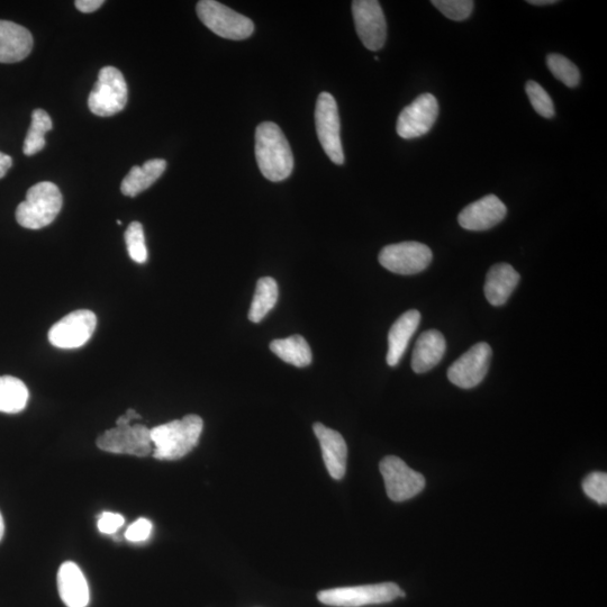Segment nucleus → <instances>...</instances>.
Segmentation results:
<instances>
[{"label":"nucleus","mask_w":607,"mask_h":607,"mask_svg":"<svg viewBox=\"0 0 607 607\" xmlns=\"http://www.w3.org/2000/svg\"><path fill=\"white\" fill-rule=\"evenodd\" d=\"M203 428L201 416L190 414L151 429L153 457L158 460H178L187 456L197 447Z\"/></svg>","instance_id":"obj_2"},{"label":"nucleus","mask_w":607,"mask_h":607,"mask_svg":"<svg viewBox=\"0 0 607 607\" xmlns=\"http://www.w3.org/2000/svg\"><path fill=\"white\" fill-rule=\"evenodd\" d=\"M520 283V275L509 264H498L489 269L484 287L489 304L502 306Z\"/></svg>","instance_id":"obj_21"},{"label":"nucleus","mask_w":607,"mask_h":607,"mask_svg":"<svg viewBox=\"0 0 607 607\" xmlns=\"http://www.w3.org/2000/svg\"><path fill=\"white\" fill-rule=\"evenodd\" d=\"M352 14L358 36L365 47L370 51L382 49L387 38V23L380 3L376 0H355Z\"/></svg>","instance_id":"obj_12"},{"label":"nucleus","mask_w":607,"mask_h":607,"mask_svg":"<svg viewBox=\"0 0 607 607\" xmlns=\"http://www.w3.org/2000/svg\"><path fill=\"white\" fill-rule=\"evenodd\" d=\"M314 433L319 440L324 464L330 476L340 480L346 475L348 447L341 434L325 427L322 423L314 424Z\"/></svg>","instance_id":"obj_16"},{"label":"nucleus","mask_w":607,"mask_h":607,"mask_svg":"<svg viewBox=\"0 0 607 607\" xmlns=\"http://www.w3.org/2000/svg\"><path fill=\"white\" fill-rule=\"evenodd\" d=\"M51 130L52 120L49 114L43 110H35L32 114L31 128L24 142L25 156L31 157L42 151L45 147V134Z\"/></svg>","instance_id":"obj_26"},{"label":"nucleus","mask_w":607,"mask_h":607,"mask_svg":"<svg viewBox=\"0 0 607 607\" xmlns=\"http://www.w3.org/2000/svg\"><path fill=\"white\" fill-rule=\"evenodd\" d=\"M128 98V84L122 72L115 67H105L99 71L97 83L88 98V107L97 116H113L124 110Z\"/></svg>","instance_id":"obj_6"},{"label":"nucleus","mask_w":607,"mask_h":607,"mask_svg":"<svg viewBox=\"0 0 607 607\" xmlns=\"http://www.w3.org/2000/svg\"><path fill=\"white\" fill-rule=\"evenodd\" d=\"M421 323L419 311L411 310L398 317L388 333L387 364L395 367L404 356L409 343Z\"/></svg>","instance_id":"obj_19"},{"label":"nucleus","mask_w":607,"mask_h":607,"mask_svg":"<svg viewBox=\"0 0 607 607\" xmlns=\"http://www.w3.org/2000/svg\"><path fill=\"white\" fill-rule=\"evenodd\" d=\"M199 20L223 39L241 41L255 32V24L242 14L215 0H202L196 7Z\"/></svg>","instance_id":"obj_4"},{"label":"nucleus","mask_w":607,"mask_h":607,"mask_svg":"<svg viewBox=\"0 0 607 607\" xmlns=\"http://www.w3.org/2000/svg\"><path fill=\"white\" fill-rule=\"evenodd\" d=\"M125 520L119 513L104 512L98 519V529L104 534H114L123 527Z\"/></svg>","instance_id":"obj_33"},{"label":"nucleus","mask_w":607,"mask_h":607,"mask_svg":"<svg viewBox=\"0 0 607 607\" xmlns=\"http://www.w3.org/2000/svg\"><path fill=\"white\" fill-rule=\"evenodd\" d=\"M507 214L505 204L495 195H487L471 203L458 216L461 228L468 231H487L500 224Z\"/></svg>","instance_id":"obj_15"},{"label":"nucleus","mask_w":607,"mask_h":607,"mask_svg":"<svg viewBox=\"0 0 607 607\" xmlns=\"http://www.w3.org/2000/svg\"><path fill=\"white\" fill-rule=\"evenodd\" d=\"M492 348L486 342L471 347L448 369V379L460 388L470 389L483 382L492 359Z\"/></svg>","instance_id":"obj_13"},{"label":"nucleus","mask_w":607,"mask_h":607,"mask_svg":"<svg viewBox=\"0 0 607 607\" xmlns=\"http://www.w3.org/2000/svg\"><path fill=\"white\" fill-rule=\"evenodd\" d=\"M525 92H527L534 111L540 116L545 117V119H552L555 116L554 103H552V99L545 88L536 81L530 80L525 86Z\"/></svg>","instance_id":"obj_29"},{"label":"nucleus","mask_w":607,"mask_h":607,"mask_svg":"<svg viewBox=\"0 0 607 607\" xmlns=\"http://www.w3.org/2000/svg\"><path fill=\"white\" fill-rule=\"evenodd\" d=\"M528 3L534 6H546L557 4L556 0H529Z\"/></svg>","instance_id":"obj_37"},{"label":"nucleus","mask_w":607,"mask_h":607,"mask_svg":"<svg viewBox=\"0 0 607 607\" xmlns=\"http://www.w3.org/2000/svg\"><path fill=\"white\" fill-rule=\"evenodd\" d=\"M405 593L394 583L340 587L322 591L317 599L322 604L334 607H362L393 602Z\"/></svg>","instance_id":"obj_5"},{"label":"nucleus","mask_w":607,"mask_h":607,"mask_svg":"<svg viewBox=\"0 0 607 607\" xmlns=\"http://www.w3.org/2000/svg\"><path fill=\"white\" fill-rule=\"evenodd\" d=\"M583 491L591 500L605 505L607 503V475L600 471L588 475L583 482Z\"/></svg>","instance_id":"obj_31"},{"label":"nucleus","mask_w":607,"mask_h":607,"mask_svg":"<svg viewBox=\"0 0 607 607\" xmlns=\"http://www.w3.org/2000/svg\"><path fill=\"white\" fill-rule=\"evenodd\" d=\"M438 115L437 98L431 94L420 95L398 116L396 131L405 140L420 138L433 128Z\"/></svg>","instance_id":"obj_14"},{"label":"nucleus","mask_w":607,"mask_h":607,"mask_svg":"<svg viewBox=\"0 0 607 607\" xmlns=\"http://www.w3.org/2000/svg\"><path fill=\"white\" fill-rule=\"evenodd\" d=\"M58 590L63 603L68 607H87L89 587L87 579L78 565L67 561L58 572Z\"/></svg>","instance_id":"obj_18"},{"label":"nucleus","mask_w":607,"mask_h":607,"mask_svg":"<svg viewBox=\"0 0 607 607\" xmlns=\"http://www.w3.org/2000/svg\"><path fill=\"white\" fill-rule=\"evenodd\" d=\"M13 166V159L7 154L0 152V179L4 178L7 171Z\"/></svg>","instance_id":"obj_35"},{"label":"nucleus","mask_w":607,"mask_h":607,"mask_svg":"<svg viewBox=\"0 0 607 607\" xmlns=\"http://www.w3.org/2000/svg\"><path fill=\"white\" fill-rule=\"evenodd\" d=\"M63 198L57 185L43 181L34 185L16 210L18 224L29 230H40L57 219Z\"/></svg>","instance_id":"obj_3"},{"label":"nucleus","mask_w":607,"mask_h":607,"mask_svg":"<svg viewBox=\"0 0 607 607\" xmlns=\"http://www.w3.org/2000/svg\"><path fill=\"white\" fill-rule=\"evenodd\" d=\"M33 36L24 26L0 21V63H16L30 56Z\"/></svg>","instance_id":"obj_17"},{"label":"nucleus","mask_w":607,"mask_h":607,"mask_svg":"<svg viewBox=\"0 0 607 607\" xmlns=\"http://www.w3.org/2000/svg\"><path fill=\"white\" fill-rule=\"evenodd\" d=\"M99 449L111 454L147 457L153 452L151 430L141 424L116 425L97 438Z\"/></svg>","instance_id":"obj_7"},{"label":"nucleus","mask_w":607,"mask_h":607,"mask_svg":"<svg viewBox=\"0 0 607 607\" xmlns=\"http://www.w3.org/2000/svg\"><path fill=\"white\" fill-rule=\"evenodd\" d=\"M547 66L552 75L569 88H575L581 81V72L572 61L561 54L551 53L547 57Z\"/></svg>","instance_id":"obj_27"},{"label":"nucleus","mask_w":607,"mask_h":607,"mask_svg":"<svg viewBox=\"0 0 607 607\" xmlns=\"http://www.w3.org/2000/svg\"><path fill=\"white\" fill-rule=\"evenodd\" d=\"M256 158L261 174L273 183L292 175L294 156L282 129L273 122L261 123L256 131Z\"/></svg>","instance_id":"obj_1"},{"label":"nucleus","mask_w":607,"mask_h":607,"mask_svg":"<svg viewBox=\"0 0 607 607\" xmlns=\"http://www.w3.org/2000/svg\"><path fill=\"white\" fill-rule=\"evenodd\" d=\"M433 253L425 244L415 241L391 244L379 253V262L397 275H415L427 269Z\"/></svg>","instance_id":"obj_9"},{"label":"nucleus","mask_w":607,"mask_h":607,"mask_svg":"<svg viewBox=\"0 0 607 607\" xmlns=\"http://www.w3.org/2000/svg\"><path fill=\"white\" fill-rule=\"evenodd\" d=\"M432 5L449 20L461 22L473 13L475 3L471 0H433Z\"/></svg>","instance_id":"obj_30"},{"label":"nucleus","mask_w":607,"mask_h":607,"mask_svg":"<svg viewBox=\"0 0 607 607\" xmlns=\"http://www.w3.org/2000/svg\"><path fill=\"white\" fill-rule=\"evenodd\" d=\"M76 7L81 13L89 14L97 11L104 5L103 0H77Z\"/></svg>","instance_id":"obj_34"},{"label":"nucleus","mask_w":607,"mask_h":607,"mask_svg":"<svg viewBox=\"0 0 607 607\" xmlns=\"http://www.w3.org/2000/svg\"><path fill=\"white\" fill-rule=\"evenodd\" d=\"M5 533V523L2 513H0V541H2Z\"/></svg>","instance_id":"obj_38"},{"label":"nucleus","mask_w":607,"mask_h":607,"mask_svg":"<svg viewBox=\"0 0 607 607\" xmlns=\"http://www.w3.org/2000/svg\"><path fill=\"white\" fill-rule=\"evenodd\" d=\"M315 126L326 156L341 166L344 163V153L340 135V116L337 102L329 93L320 94L315 107Z\"/></svg>","instance_id":"obj_8"},{"label":"nucleus","mask_w":607,"mask_h":607,"mask_svg":"<svg viewBox=\"0 0 607 607\" xmlns=\"http://www.w3.org/2000/svg\"><path fill=\"white\" fill-rule=\"evenodd\" d=\"M141 419V415H139L134 410H129L124 415L120 416L116 421V425L130 424L133 420Z\"/></svg>","instance_id":"obj_36"},{"label":"nucleus","mask_w":607,"mask_h":607,"mask_svg":"<svg viewBox=\"0 0 607 607\" xmlns=\"http://www.w3.org/2000/svg\"><path fill=\"white\" fill-rule=\"evenodd\" d=\"M278 297V284L274 278L264 277L259 279L250 307L249 320L253 323L264 320L266 315L276 306Z\"/></svg>","instance_id":"obj_25"},{"label":"nucleus","mask_w":607,"mask_h":607,"mask_svg":"<svg viewBox=\"0 0 607 607\" xmlns=\"http://www.w3.org/2000/svg\"><path fill=\"white\" fill-rule=\"evenodd\" d=\"M447 342L438 330H428L420 335L415 343L412 369L416 374L428 373L436 367L445 356Z\"/></svg>","instance_id":"obj_20"},{"label":"nucleus","mask_w":607,"mask_h":607,"mask_svg":"<svg viewBox=\"0 0 607 607\" xmlns=\"http://www.w3.org/2000/svg\"><path fill=\"white\" fill-rule=\"evenodd\" d=\"M29 389L21 379L0 376V412L16 414L22 412L29 402Z\"/></svg>","instance_id":"obj_24"},{"label":"nucleus","mask_w":607,"mask_h":607,"mask_svg":"<svg viewBox=\"0 0 607 607\" xmlns=\"http://www.w3.org/2000/svg\"><path fill=\"white\" fill-rule=\"evenodd\" d=\"M386 492L394 502H405L419 495L425 487V478L398 457L389 456L380 462Z\"/></svg>","instance_id":"obj_10"},{"label":"nucleus","mask_w":607,"mask_h":607,"mask_svg":"<svg viewBox=\"0 0 607 607\" xmlns=\"http://www.w3.org/2000/svg\"><path fill=\"white\" fill-rule=\"evenodd\" d=\"M97 326L95 313L79 310L63 317L49 331V341L59 349H78L93 337Z\"/></svg>","instance_id":"obj_11"},{"label":"nucleus","mask_w":607,"mask_h":607,"mask_svg":"<svg viewBox=\"0 0 607 607\" xmlns=\"http://www.w3.org/2000/svg\"><path fill=\"white\" fill-rule=\"evenodd\" d=\"M124 237L130 258L137 264H146L148 249L142 224L140 222L131 223Z\"/></svg>","instance_id":"obj_28"},{"label":"nucleus","mask_w":607,"mask_h":607,"mask_svg":"<svg viewBox=\"0 0 607 607\" xmlns=\"http://www.w3.org/2000/svg\"><path fill=\"white\" fill-rule=\"evenodd\" d=\"M270 350L289 365L304 368L312 364L311 348L301 335L275 340L270 343Z\"/></svg>","instance_id":"obj_23"},{"label":"nucleus","mask_w":607,"mask_h":607,"mask_svg":"<svg viewBox=\"0 0 607 607\" xmlns=\"http://www.w3.org/2000/svg\"><path fill=\"white\" fill-rule=\"evenodd\" d=\"M152 523L147 519H139L130 525L125 532V538L131 542H142L150 538Z\"/></svg>","instance_id":"obj_32"},{"label":"nucleus","mask_w":607,"mask_h":607,"mask_svg":"<svg viewBox=\"0 0 607 607\" xmlns=\"http://www.w3.org/2000/svg\"><path fill=\"white\" fill-rule=\"evenodd\" d=\"M166 169L167 161L163 159L149 160L142 167H133L122 181V193L129 197L139 195L156 183Z\"/></svg>","instance_id":"obj_22"}]
</instances>
